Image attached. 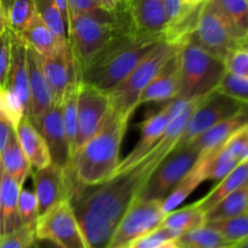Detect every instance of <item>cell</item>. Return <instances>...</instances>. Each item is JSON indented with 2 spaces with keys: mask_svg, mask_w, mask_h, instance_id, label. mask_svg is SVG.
<instances>
[{
  "mask_svg": "<svg viewBox=\"0 0 248 248\" xmlns=\"http://www.w3.org/2000/svg\"><path fill=\"white\" fill-rule=\"evenodd\" d=\"M213 248H235V245H230V246H223V247H213Z\"/></svg>",
  "mask_w": 248,
  "mask_h": 248,
  "instance_id": "cell-53",
  "label": "cell"
},
{
  "mask_svg": "<svg viewBox=\"0 0 248 248\" xmlns=\"http://www.w3.org/2000/svg\"><path fill=\"white\" fill-rule=\"evenodd\" d=\"M235 248H248V239L235 245Z\"/></svg>",
  "mask_w": 248,
  "mask_h": 248,
  "instance_id": "cell-52",
  "label": "cell"
},
{
  "mask_svg": "<svg viewBox=\"0 0 248 248\" xmlns=\"http://www.w3.org/2000/svg\"><path fill=\"white\" fill-rule=\"evenodd\" d=\"M246 213H248V207H247V210H246Z\"/></svg>",
  "mask_w": 248,
  "mask_h": 248,
  "instance_id": "cell-55",
  "label": "cell"
},
{
  "mask_svg": "<svg viewBox=\"0 0 248 248\" xmlns=\"http://www.w3.org/2000/svg\"><path fill=\"white\" fill-rule=\"evenodd\" d=\"M217 91L248 106V78L236 77L227 73L217 87Z\"/></svg>",
  "mask_w": 248,
  "mask_h": 248,
  "instance_id": "cell-38",
  "label": "cell"
},
{
  "mask_svg": "<svg viewBox=\"0 0 248 248\" xmlns=\"http://www.w3.org/2000/svg\"><path fill=\"white\" fill-rule=\"evenodd\" d=\"M14 130L15 127L11 121L5 115L4 111L0 110V155H1L2 150H4L7 140H9L10 135Z\"/></svg>",
  "mask_w": 248,
  "mask_h": 248,
  "instance_id": "cell-46",
  "label": "cell"
},
{
  "mask_svg": "<svg viewBox=\"0 0 248 248\" xmlns=\"http://www.w3.org/2000/svg\"><path fill=\"white\" fill-rule=\"evenodd\" d=\"M171 248H182V247L177 246V245H176V242H174V246H173V247H171Z\"/></svg>",
  "mask_w": 248,
  "mask_h": 248,
  "instance_id": "cell-54",
  "label": "cell"
},
{
  "mask_svg": "<svg viewBox=\"0 0 248 248\" xmlns=\"http://www.w3.org/2000/svg\"><path fill=\"white\" fill-rule=\"evenodd\" d=\"M227 73L236 77L248 78V46H240L224 58Z\"/></svg>",
  "mask_w": 248,
  "mask_h": 248,
  "instance_id": "cell-40",
  "label": "cell"
},
{
  "mask_svg": "<svg viewBox=\"0 0 248 248\" xmlns=\"http://www.w3.org/2000/svg\"><path fill=\"white\" fill-rule=\"evenodd\" d=\"M5 1H6V0H5Z\"/></svg>",
  "mask_w": 248,
  "mask_h": 248,
  "instance_id": "cell-56",
  "label": "cell"
},
{
  "mask_svg": "<svg viewBox=\"0 0 248 248\" xmlns=\"http://www.w3.org/2000/svg\"><path fill=\"white\" fill-rule=\"evenodd\" d=\"M34 5H35L36 14L55 33V35L63 43H69L67 23L55 1L53 0H34Z\"/></svg>",
  "mask_w": 248,
  "mask_h": 248,
  "instance_id": "cell-35",
  "label": "cell"
},
{
  "mask_svg": "<svg viewBox=\"0 0 248 248\" xmlns=\"http://www.w3.org/2000/svg\"><path fill=\"white\" fill-rule=\"evenodd\" d=\"M10 62H11V31L6 28L0 34V91L6 87Z\"/></svg>",
  "mask_w": 248,
  "mask_h": 248,
  "instance_id": "cell-43",
  "label": "cell"
},
{
  "mask_svg": "<svg viewBox=\"0 0 248 248\" xmlns=\"http://www.w3.org/2000/svg\"><path fill=\"white\" fill-rule=\"evenodd\" d=\"M18 215L22 227L35 230L36 223L39 219L38 201H36L35 193H33L31 189L21 188V190H19Z\"/></svg>",
  "mask_w": 248,
  "mask_h": 248,
  "instance_id": "cell-37",
  "label": "cell"
},
{
  "mask_svg": "<svg viewBox=\"0 0 248 248\" xmlns=\"http://www.w3.org/2000/svg\"><path fill=\"white\" fill-rule=\"evenodd\" d=\"M128 119L109 108L101 127L75 153L70 169L84 186H97L111 178L118 167Z\"/></svg>",
  "mask_w": 248,
  "mask_h": 248,
  "instance_id": "cell-2",
  "label": "cell"
},
{
  "mask_svg": "<svg viewBox=\"0 0 248 248\" xmlns=\"http://www.w3.org/2000/svg\"><path fill=\"white\" fill-rule=\"evenodd\" d=\"M35 236L39 240H48L60 248H87L68 199L58 202L39 217Z\"/></svg>",
  "mask_w": 248,
  "mask_h": 248,
  "instance_id": "cell-10",
  "label": "cell"
},
{
  "mask_svg": "<svg viewBox=\"0 0 248 248\" xmlns=\"http://www.w3.org/2000/svg\"><path fill=\"white\" fill-rule=\"evenodd\" d=\"M41 65L52 91L53 103L62 104L68 89L81 81V69L69 44L63 45L53 55L41 57Z\"/></svg>",
  "mask_w": 248,
  "mask_h": 248,
  "instance_id": "cell-13",
  "label": "cell"
},
{
  "mask_svg": "<svg viewBox=\"0 0 248 248\" xmlns=\"http://www.w3.org/2000/svg\"><path fill=\"white\" fill-rule=\"evenodd\" d=\"M24 44L28 47L33 48L41 57H47L57 52L63 45L69 43H63L52 31L45 24V22L39 17L38 14L33 16L28 26L23 29L21 34Z\"/></svg>",
  "mask_w": 248,
  "mask_h": 248,
  "instance_id": "cell-23",
  "label": "cell"
},
{
  "mask_svg": "<svg viewBox=\"0 0 248 248\" xmlns=\"http://www.w3.org/2000/svg\"><path fill=\"white\" fill-rule=\"evenodd\" d=\"M206 224V213L202 212L195 203L181 210H173L165 215L160 227L167 228L178 234L196 229Z\"/></svg>",
  "mask_w": 248,
  "mask_h": 248,
  "instance_id": "cell-29",
  "label": "cell"
},
{
  "mask_svg": "<svg viewBox=\"0 0 248 248\" xmlns=\"http://www.w3.org/2000/svg\"><path fill=\"white\" fill-rule=\"evenodd\" d=\"M229 21L237 40L248 46V0H215Z\"/></svg>",
  "mask_w": 248,
  "mask_h": 248,
  "instance_id": "cell-28",
  "label": "cell"
},
{
  "mask_svg": "<svg viewBox=\"0 0 248 248\" xmlns=\"http://www.w3.org/2000/svg\"><path fill=\"white\" fill-rule=\"evenodd\" d=\"M178 46L161 40L154 50L137 67L108 93L110 108L119 115L130 119L131 114L138 107L140 97L143 90L150 84L153 79L159 74L165 63L172 57Z\"/></svg>",
  "mask_w": 248,
  "mask_h": 248,
  "instance_id": "cell-5",
  "label": "cell"
},
{
  "mask_svg": "<svg viewBox=\"0 0 248 248\" xmlns=\"http://www.w3.org/2000/svg\"><path fill=\"white\" fill-rule=\"evenodd\" d=\"M127 9L136 36L164 40L167 27L164 0H127Z\"/></svg>",
  "mask_w": 248,
  "mask_h": 248,
  "instance_id": "cell-15",
  "label": "cell"
},
{
  "mask_svg": "<svg viewBox=\"0 0 248 248\" xmlns=\"http://www.w3.org/2000/svg\"><path fill=\"white\" fill-rule=\"evenodd\" d=\"M36 128L45 140L51 156V164L67 170L72 164L69 143H68L65 126L63 123L62 104L53 103L52 107L41 116Z\"/></svg>",
  "mask_w": 248,
  "mask_h": 248,
  "instance_id": "cell-14",
  "label": "cell"
},
{
  "mask_svg": "<svg viewBox=\"0 0 248 248\" xmlns=\"http://www.w3.org/2000/svg\"><path fill=\"white\" fill-rule=\"evenodd\" d=\"M172 119H173V116L169 113L166 107H164L159 113L149 116L144 123H142V125H140V137L138 140L137 144L135 145V148L131 150L130 154L123 161L119 162L118 167H116L111 177L124 173V172L135 167L149 153V150L154 147V144L161 137Z\"/></svg>",
  "mask_w": 248,
  "mask_h": 248,
  "instance_id": "cell-18",
  "label": "cell"
},
{
  "mask_svg": "<svg viewBox=\"0 0 248 248\" xmlns=\"http://www.w3.org/2000/svg\"><path fill=\"white\" fill-rule=\"evenodd\" d=\"M161 202L162 200L136 199L119 223L107 248H126L137 239L159 228L165 217Z\"/></svg>",
  "mask_w": 248,
  "mask_h": 248,
  "instance_id": "cell-11",
  "label": "cell"
},
{
  "mask_svg": "<svg viewBox=\"0 0 248 248\" xmlns=\"http://www.w3.org/2000/svg\"><path fill=\"white\" fill-rule=\"evenodd\" d=\"M57 7L60 9L61 14H62L63 18H64L65 23H68V16H69V6H68L67 0H53Z\"/></svg>",
  "mask_w": 248,
  "mask_h": 248,
  "instance_id": "cell-47",
  "label": "cell"
},
{
  "mask_svg": "<svg viewBox=\"0 0 248 248\" xmlns=\"http://www.w3.org/2000/svg\"><path fill=\"white\" fill-rule=\"evenodd\" d=\"M193 38L201 47L223 61L232 50L244 46L215 0H205L202 4Z\"/></svg>",
  "mask_w": 248,
  "mask_h": 248,
  "instance_id": "cell-8",
  "label": "cell"
},
{
  "mask_svg": "<svg viewBox=\"0 0 248 248\" xmlns=\"http://www.w3.org/2000/svg\"><path fill=\"white\" fill-rule=\"evenodd\" d=\"M173 246H174V240H173V241L165 242V244L160 245V246H157V247H155V248H171V247H173Z\"/></svg>",
  "mask_w": 248,
  "mask_h": 248,
  "instance_id": "cell-51",
  "label": "cell"
},
{
  "mask_svg": "<svg viewBox=\"0 0 248 248\" xmlns=\"http://www.w3.org/2000/svg\"><path fill=\"white\" fill-rule=\"evenodd\" d=\"M248 125V106L236 115L220 121L194 140L193 144L201 155L220 148L236 131Z\"/></svg>",
  "mask_w": 248,
  "mask_h": 248,
  "instance_id": "cell-22",
  "label": "cell"
},
{
  "mask_svg": "<svg viewBox=\"0 0 248 248\" xmlns=\"http://www.w3.org/2000/svg\"><path fill=\"white\" fill-rule=\"evenodd\" d=\"M248 207V183L237 190L232 191L225 196L222 201L217 203L206 213V223L217 222V220L228 219L236 217L246 212Z\"/></svg>",
  "mask_w": 248,
  "mask_h": 248,
  "instance_id": "cell-30",
  "label": "cell"
},
{
  "mask_svg": "<svg viewBox=\"0 0 248 248\" xmlns=\"http://www.w3.org/2000/svg\"><path fill=\"white\" fill-rule=\"evenodd\" d=\"M181 90L178 97H206L217 90L227 74L224 61L201 47L193 35L178 47Z\"/></svg>",
  "mask_w": 248,
  "mask_h": 248,
  "instance_id": "cell-4",
  "label": "cell"
},
{
  "mask_svg": "<svg viewBox=\"0 0 248 248\" xmlns=\"http://www.w3.org/2000/svg\"><path fill=\"white\" fill-rule=\"evenodd\" d=\"M164 5L165 12H166L167 26L176 22L188 9V7L182 4L181 0H164Z\"/></svg>",
  "mask_w": 248,
  "mask_h": 248,
  "instance_id": "cell-45",
  "label": "cell"
},
{
  "mask_svg": "<svg viewBox=\"0 0 248 248\" xmlns=\"http://www.w3.org/2000/svg\"><path fill=\"white\" fill-rule=\"evenodd\" d=\"M6 27L12 34H19L36 14L34 0H6Z\"/></svg>",
  "mask_w": 248,
  "mask_h": 248,
  "instance_id": "cell-33",
  "label": "cell"
},
{
  "mask_svg": "<svg viewBox=\"0 0 248 248\" xmlns=\"http://www.w3.org/2000/svg\"><path fill=\"white\" fill-rule=\"evenodd\" d=\"M34 188L38 201L39 217L64 199H68L67 177L64 170L50 164L33 172Z\"/></svg>",
  "mask_w": 248,
  "mask_h": 248,
  "instance_id": "cell-17",
  "label": "cell"
},
{
  "mask_svg": "<svg viewBox=\"0 0 248 248\" xmlns=\"http://www.w3.org/2000/svg\"><path fill=\"white\" fill-rule=\"evenodd\" d=\"M181 234L173 232L171 229H167V228L159 227L155 230L150 232L149 234L144 235V236L140 237L136 241H133L132 244L126 248H155L160 245L165 244V242L173 241Z\"/></svg>",
  "mask_w": 248,
  "mask_h": 248,
  "instance_id": "cell-39",
  "label": "cell"
},
{
  "mask_svg": "<svg viewBox=\"0 0 248 248\" xmlns=\"http://www.w3.org/2000/svg\"><path fill=\"white\" fill-rule=\"evenodd\" d=\"M177 246L182 248H213L234 245L228 241L222 234L207 225L183 232L174 240Z\"/></svg>",
  "mask_w": 248,
  "mask_h": 248,
  "instance_id": "cell-31",
  "label": "cell"
},
{
  "mask_svg": "<svg viewBox=\"0 0 248 248\" xmlns=\"http://www.w3.org/2000/svg\"><path fill=\"white\" fill-rule=\"evenodd\" d=\"M67 31L70 50L81 72L119 34L127 33L70 9Z\"/></svg>",
  "mask_w": 248,
  "mask_h": 248,
  "instance_id": "cell-6",
  "label": "cell"
},
{
  "mask_svg": "<svg viewBox=\"0 0 248 248\" xmlns=\"http://www.w3.org/2000/svg\"><path fill=\"white\" fill-rule=\"evenodd\" d=\"M196 165L205 181H222L239 165V162L223 144L220 148L201 155Z\"/></svg>",
  "mask_w": 248,
  "mask_h": 248,
  "instance_id": "cell-27",
  "label": "cell"
},
{
  "mask_svg": "<svg viewBox=\"0 0 248 248\" xmlns=\"http://www.w3.org/2000/svg\"><path fill=\"white\" fill-rule=\"evenodd\" d=\"M27 64L29 75L31 103L27 116L36 127L41 116L52 107L53 96L41 65V56L27 46Z\"/></svg>",
  "mask_w": 248,
  "mask_h": 248,
  "instance_id": "cell-16",
  "label": "cell"
},
{
  "mask_svg": "<svg viewBox=\"0 0 248 248\" xmlns=\"http://www.w3.org/2000/svg\"><path fill=\"white\" fill-rule=\"evenodd\" d=\"M94 1H96V4L99 7H102L106 11L120 15V16L130 19V15H128L127 9V0H94Z\"/></svg>",
  "mask_w": 248,
  "mask_h": 248,
  "instance_id": "cell-44",
  "label": "cell"
},
{
  "mask_svg": "<svg viewBox=\"0 0 248 248\" xmlns=\"http://www.w3.org/2000/svg\"><path fill=\"white\" fill-rule=\"evenodd\" d=\"M15 132L31 167L40 170L51 164V156L45 140L28 116L24 115L19 120L15 127Z\"/></svg>",
  "mask_w": 248,
  "mask_h": 248,
  "instance_id": "cell-21",
  "label": "cell"
},
{
  "mask_svg": "<svg viewBox=\"0 0 248 248\" xmlns=\"http://www.w3.org/2000/svg\"><path fill=\"white\" fill-rule=\"evenodd\" d=\"M22 186L2 172L1 177V222L2 235L11 234L22 227L18 215V195Z\"/></svg>",
  "mask_w": 248,
  "mask_h": 248,
  "instance_id": "cell-25",
  "label": "cell"
},
{
  "mask_svg": "<svg viewBox=\"0 0 248 248\" xmlns=\"http://www.w3.org/2000/svg\"><path fill=\"white\" fill-rule=\"evenodd\" d=\"M0 164L5 173L11 176L19 186H23L27 177L31 173V165L22 150L15 130L10 135L9 140L0 155Z\"/></svg>",
  "mask_w": 248,
  "mask_h": 248,
  "instance_id": "cell-26",
  "label": "cell"
},
{
  "mask_svg": "<svg viewBox=\"0 0 248 248\" xmlns=\"http://www.w3.org/2000/svg\"><path fill=\"white\" fill-rule=\"evenodd\" d=\"M200 156L201 153L193 144L172 150L154 170L136 199L164 200L191 171Z\"/></svg>",
  "mask_w": 248,
  "mask_h": 248,
  "instance_id": "cell-7",
  "label": "cell"
},
{
  "mask_svg": "<svg viewBox=\"0 0 248 248\" xmlns=\"http://www.w3.org/2000/svg\"><path fill=\"white\" fill-rule=\"evenodd\" d=\"M6 89L14 92L22 102L28 113L31 103L29 92V75L27 64V45L21 35L11 33V62H10L9 75H7Z\"/></svg>",
  "mask_w": 248,
  "mask_h": 248,
  "instance_id": "cell-20",
  "label": "cell"
},
{
  "mask_svg": "<svg viewBox=\"0 0 248 248\" xmlns=\"http://www.w3.org/2000/svg\"><path fill=\"white\" fill-rule=\"evenodd\" d=\"M181 1L186 7H193V6H198V5L202 4L205 0H181Z\"/></svg>",
  "mask_w": 248,
  "mask_h": 248,
  "instance_id": "cell-50",
  "label": "cell"
},
{
  "mask_svg": "<svg viewBox=\"0 0 248 248\" xmlns=\"http://www.w3.org/2000/svg\"><path fill=\"white\" fill-rule=\"evenodd\" d=\"M181 90L178 50L165 63L159 74L143 90L138 106L149 102H165L176 98Z\"/></svg>",
  "mask_w": 248,
  "mask_h": 248,
  "instance_id": "cell-19",
  "label": "cell"
},
{
  "mask_svg": "<svg viewBox=\"0 0 248 248\" xmlns=\"http://www.w3.org/2000/svg\"><path fill=\"white\" fill-rule=\"evenodd\" d=\"M2 167L0 164V236H2V222H1V177H2Z\"/></svg>",
  "mask_w": 248,
  "mask_h": 248,
  "instance_id": "cell-49",
  "label": "cell"
},
{
  "mask_svg": "<svg viewBox=\"0 0 248 248\" xmlns=\"http://www.w3.org/2000/svg\"><path fill=\"white\" fill-rule=\"evenodd\" d=\"M6 28V11H5V5L0 0V34Z\"/></svg>",
  "mask_w": 248,
  "mask_h": 248,
  "instance_id": "cell-48",
  "label": "cell"
},
{
  "mask_svg": "<svg viewBox=\"0 0 248 248\" xmlns=\"http://www.w3.org/2000/svg\"><path fill=\"white\" fill-rule=\"evenodd\" d=\"M68 200L87 248H107L119 223L132 206L149 176L138 166L97 186H84L65 170Z\"/></svg>",
  "mask_w": 248,
  "mask_h": 248,
  "instance_id": "cell-1",
  "label": "cell"
},
{
  "mask_svg": "<svg viewBox=\"0 0 248 248\" xmlns=\"http://www.w3.org/2000/svg\"><path fill=\"white\" fill-rule=\"evenodd\" d=\"M109 108L110 104L108 94L82 80L80 81L78 92V136L75 153L101 127Z\"/></svg>",
  "mask_w": 248,
  "mask_h": 248,
  "instance_id": "cell-12",
  "label": "cell"
},
{
  "mask_svg": "<svg viewBox=\"0 0 248 248\" xmlns=\"http://www.w3.org/2000/svg\"><path fill=\"white\" fill-rule=\"evenodd\" d=\"M246 106L247 104L241 103L217 90L213 91L198 104L189 118L174 149H181L190 144L203 132L210 130L220 121L236 115L242 109L246 108Z\"/></svg>",
  "mask_w": 248,
  "mask_h": 248,
  "instance_id": "cell-9",
  "label": "cell"
},
{
  "mask_svg": "<svg viewBox=\"0 0 248 248\" xmlns=\"http://www.w3.org/2000/svg\"><path fill=\"white\" fill-rule=\"evenodd\" d=\"M161 40L121 33L81 72V80L108 94Z\"/></svg>",
  "mask_w": 248,
  "mask_h": 248,
  "instance_id": "cell-3",
  "label": "cell"
},
{
  "mask_svg": "<svg viewBox=\"0 0 248 248\" xmlns=\"http://www.w3.org/2000/svg\"><path fill=\"white\" fill-rule=\"evenodd\" d=\"M35 239V230L21 227L11 234L0 236V248H31Z\"/></svg>",
  "mask_w": 248,
  "mask_h": 248,
  "instance_id": "cell-42",
  "label": "cell"
},
{
  "mask_svg": "<svg viewBox=\"0 0 248 248\" xmlns=\"http://www.w3.org/2000/svg\"><path fill=\"white\" fill-rule=\"evenodd\" d=\"M248 183V160L237 165L228 176H225L219 183L201 200L195 202V205L202 212L207 213L212 207H215L219 201H222L225 196L237 190L245 184Z\"/></svg>",
  "mask_w": 248,
  "mask_h": 248,
  "instance_id": "cell-24",
  "label": "cell"
},
{
  "mask_svg": "<svg viewBox=\"0 0 248 248\" xmlns=\"http://www.w3.org/2000/svg\"><path fill=\"white\" fill-rule=\"evenodd\" d=\"M206 225L217 230L228 241L234 245L248 239V213L246 212L228 219L208 222Z\"/></svg>",
  "mask_w": 248,
  "mask_h": 248,
  "instance_id": "cell-36",
  "label": "cell"
},
{
  "mask_svg": "<svg viewBox=\"0 0 248 248\" xmlns=\"http://www.w3.org/2000/svg\"><path fill=\"white\" fill-rule=\"evenodd\" d=\"M79 84L80 82H78V84L73 85L72 87L68 89L62 102L63 123L65 126L72 159L75 154V143H77L78 136V92H79Z\"/></svg>",
  "mask_w": 248,
  "mask_h": 248,
  "instance_id": "cell-34",
  "label": "cell"
},
{
  "mask_svg": "<svg viewBox=\"0 0 248 248\" xmlns=\"http://www.w3.org/2000/svg\"><path fill=\"white\" fill-rule=\"evenodd\" d=\"M224 147L228 152L236 159L239 164L248 160V125L240 128L234 133L227 142Z\"/></svg>",
  "mask_w": 248,
  "mask_h": 248,
  "instance_id": "cell-41",
  "label": "cell"
},
{
  "mask_svg": "<svg viewBox=\"0 0 248 248\" xmlns=\"http://www.w3.org/2000/svg\"><path fill=\"white\" fill-rule=\"evenodd\" d=\"M202 182H205L203 179L202 173H201L200 169H199L198 165L191 169V171L172 189L171 193L166 196V198L162 200L161 207L164 211L165 215L172 212L173 210H176L199 186H200Z\"/></svg>",
  "mask_w": 248,
  "mask_h": 248,
  "instance_id": "cell-32",
  "label": "cell"
}]
</instances>
